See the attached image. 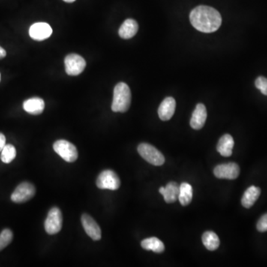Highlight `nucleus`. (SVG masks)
Returning a JSON list of instances; mask_svg holds the SVG:
<instances>
[{
  "instance_id": "f8f14e48",
  "label": "nucleus",
  "mask_w": 267,
  "mask_h": 267,
  "mask_svg": "<svg viewBox=\"0 0 267 267\" xmlns=\"http://www.w3.org/2000/svg\"><path fill=\"white\" fill-rule=\"evenodd\" d=\"M176 108V101L172 97H166L159 106L158 116L163 121H169L173 117Z\"/></svg>"
},
{
  "instance_id": "ddd939ff",
  "label": "nucleus",
  "mask_w": 267,
  "mask_h": 267,
  "mask_svg": "<svg viewBox=\"0 0 267 267\" xmlns=\"http://www.w3.org/2000/svg\"><path fill=\"white\" fill-rule=\"evenodd\" d=\"M207 118V112L205 106L202 103H199L196 106L193 113L190 126L196 130H201L205 124Z\"/></svg>"
},
{
  "instance_id": "f257e3e1",
  "label": "nucleus",
  "mask_w": 267,
  "mask_h": 267,
  "mask_svg": "<svg viewBox=\"0 0 267 267\" xmlns=\"http://www.w3.org/2000/svg\"><path fill=\"white\" fill-rule=\"evenodd\" d=\"M190 19L194 28L202 33L214 32L222 23L220 13L214 7L207 5L195 7L190 13Z\"/></svg>"
},
{
  "instance_id": "cd10ccee",
  "label": "nucleus",
  "mask_w": 267,
  "mask_h": 267,
  "mask_svg": "<svg viewBox=\"0 0 267 267\" xmlns=\"http://www.w3.org/2000/svg\"><path fill=\"white\" fill-rule=\"evenodd\" d=\"M64 1H66V2L71 3V2H73V1H75V0H64Z\"/></svg>"
},
{
  "instance_id": "b1692460",
  "label": "nucleus",
  "mask_w": 267,
  "mask_h": 267,
  "mask_svg": "<svg viewBox=\"0 0 267 267\" xmlns=\"http://www.w3.org/2000/svg\"><path fill=\"white\" fill-rule=\"evenodd\" d=\"M255 84L256 88L260 90L262 94L267 96V78L262 76H259L256 79Z\"/></svg>"
},
{
  "instance_id": "2eb2a0df",
  "label": "nucleus",
  "mask_w": 267,
  "mask_h": 267,
  "mask_svg": "<svg viewBox=\"0 0 267 267\" xmlns=\"http://www.w3.org/2000/svg\"><path fill=\"white\" fill-rule=\"evenodd\" d=\"M23 109L25 112L31 115H40L44 111V100L40 97H32V98L28 99L24 102Z\"/></svg>"
},
{
  "instance_id": "9b49d317",
  "label": "nucleus",
  "mask_w": 267,
  "mask_h": 267,
  "mask_svg": "<svg viewBox=\"0 0 267 267\" xmlns=\"http://www.w3.org/2000/svg\"><path fill=\"white\" fill-rule=\"evenodd\" d=\"M52 34V28L46 22H37L33 24L29 29V35L33 40L43 41L50 37Z\"/></svg>"
},
{
  "instance_id": "a878e982",
  "label": "nucleus",
  "mask_w": 267,
  "mask_h": 267,
  "mask_svg": "<svg viewBox=\"0 0 267 267\" xmlns=\"http://www.w3.org/2000/svg\"><path fill=\"white\" fill-rule=\"evenodd\" d=\"M6 145L5 136L2 133H0V152L2 151Z\"/></svg>"
},
{
  "instance_id": "39448f33",
  "label": "nucleus",
  "mask_w": 267,
  "mask_h": 267,
  "mask_svg": "<svg viewBox=\"0 0 267 267\" xmlns=\"http://www.w3.org/2000/svg\"><path fill=\"white\" fill-rule=\"evenodd\" d=\"M63 226V214L58 207L51 208L45 221V229L49 235L61 232Z\"/></svg>"
},
{
  "instance_id": "f03ea898",
  "label": "nucleus",
  "mask_w": 267,
  "mask_h": 267,
  "mask_svg": "<svg viewBox=\"0 0 267 267\" xmlns=\"http://www.w3.org/2000/svg\"><path fill=\"white\" fill-rule=\"evenodd\" d=\"M132 94L130 87L125 82L117 84L114 90L112 109L114 112H127L131 106Z\"/></svg>"
},
{
  "instance_id": "aec40b11",
  "label": "nucleus",
  "mask_w": 267,
  "mask_h": 267,
  "mask_svg": "<svg viewBox=\"0 0 267 267\" xmlns=\"http://www.w3.org/2000/svg\"><path fill=\"white\" fill-rule=\"evenodd\" d=\"M202 241L207 250L214 251L220 246V239L218 236L211 231L204 232L202 236Z\"/></svg>"
},
{
  "instance_id": "f3484780",
  "label": "nucleus",
  "mask_w": 267,
  "mask_h": 267,
  "mask_svg": "<svg viewBox=\"0 0 267 267\" xmlns=\"http://www.w3.org/2000/svg\"><path fill=\"white\" fill-rule=\"evenodd\" d=\"M138 31V24L134 19H127L124 21L119 29V35L121 38L128 40L136 35Z\"/></svg>"
},
{
  "instance_id": "5701e85b",
  "label": "nucleus",
  "mask_w": 267,
  "mask_h": 267,
  "mask_svg": "<svg viewBox=\"0 0 267 267\" xmlns=\"http://www.w3.org/2000/svg\"><path fill=\"white\" fill-rule=\"evenodd\" d=\"M13 240V232L9 229H4L0 234V251L4 250Z\"/></svg>"
},
{
  "instance_id": "bb28decb",
  "label": "nucleus",
  "mask_w": 267,
  "mask_h": 267,
  "mask_svg": "<svg viewBox=\"0 0 267 267\" xmlns=\"http://www.w3.org/2000/svg\"><path fill=\"white\" fill-rule=\"evenodd\" d=\"M6 57V52L3 48L0 46V60L3 59V58Z\"/></svg>"
},
{
  "instance_id": "412c9836",
  "label": "nucleus",
  "mask_w": 267,
  "mask_h": 267,
  "mask_svg": "<svg viewBox=\"0 0 267 267\" xmlns=\"http://www.w3.org/2000/svg\"><path fill=\"white\" fill-rule=\"evenodd\" d=\"M193 197V187L187 183H183L180 186V193L178 200L181 205L186 206L192 202Z\"/></svg>"
},
{
  "instance_id": "1a4fd4ad",
  "label": "nucleus",
  "mask_w": 267,
  "mask_h": 267,
  "mask_svg": "<svg viewBox=\"0 0 267 267\" xmlns=\"http://www.w3.org/2000/svg\"><path fill=\"white\" fill-rule=\"evenodd\" d=\"M214 174L220 179L235 180L239 176L240 167L235 163H224L216 166Z\"/></svg>"
},
{
  "instance_id": "dca6fc26",
  "label": "nucleus",
  "mask_w": 267,
  "mask_h": 267,
  "mask_svg": "<svg viewBox=\"0 0 267 267\" xmlns=\"http://www.w3.org/2000/svg\"><path fill=\"white\" fill-rule=\"evenodd\" d=\"M234 144L235 142H234L233 137L230 134H226L219 139L217 145V151L223 157H230L232 154Z\"/></svg>"
},
{
  "instance_id": "0eeeda50",
  "label": "nucleus",
  "mask_w": 267,
  "mask_h": 267,
  "mask_svg": "<svg viewBox=\"0 0 267 267\" xmlns=\"http://www.w3.org/2000/svg\"><path fill=\"white\" fill-rule=\"evenodd\" d=\"M36 189L31 183L23 182L19 184L10 196V199L16 203H22L31 200L35 196Z\"/></svg>"
},
{
  "instance_id": "c85d7f7f",
  "label": "nucleus",
  "mask_w": 267,
  "mask_h": 267,
  "mask_svg": "<svg viewBox=\"0 0 267 267\" xmlns=\"http://www.w3.org/2000/svg\"><path fill=\"white\" fill-rule=\"evenodd\" d=\"M0 79H1V75H0Z\"/></svg>"
},
{
  "instance_id": "9d476101",
  "label": "nucleus",
  "mask_w": 267,
  "mask_h": 267,
  "mask_svg": "<svg viewBox=\"0 0 267 267\" xmlns=\"http://www.w3.org/2000/svg\"><path fill=\"white\" fill-rule=\"evenodd\" d=\"M81 222L85 232L91 239L94 241H99L101 239V229L97 222L91 216L87 214H82L81 217Z\"/></svg>"
},
{
  "instance_id": "a211bd4d",
  "label": "nucleus",
  "mask_w": 267,
  "mask_h": 267,
  "mask_svg": "<svg viewBox=\"0 0 267 267\" xmlns=\"http://www.w3.org/2000/svg\"><path fill=\"white\" fill-rule=\"evenodd\" d=\"M261 193L262 191L259 187H255V186L249 187L246 190L242 199H241V203H242L243 206L247 208H251L260 197Z\"/></svg>"
},
{
  "instance_id": "7ed1b4c3",
  "label": "nucleus",
  "mask_w": 267,
  "mask_h": 267,
  "mask_svg": "<svg viewBox=\"0 0 267 267\" xmlns=\"http://www.w3.org/2000/svg\"><path fill=\"white\" fill-rule=\"evenodd\" d=\"M137 151L144 160L154 166H162L165 163L163 154L150 144L145 142L139 144L137 147Z\"/></svg>"
},
{
  "instance_id": "6ab92c4d",
  "label": "nucleus",
  "mask_w": 267,
  "mask_h": 267,
  "mask_svg": "<svg viewBox=\"0 0 267 267\" xmlns=\"http://www.w3.org/2000/svg\"><path fill=\"white\" fill-rule=\"evenodd\" d=\"M141 247L144 250L152 251L156 253H162L165 250V246L163 243L155 237L144 239L141 242Z\"/></svg>"
},
{
  "instance_id": "4be33fe9",
  "label": "nucleus",
  "mask_w": 267,
  "mask_h": 267,
  "mask_svg": "<svg viewBox=\"0 0 267 267\" xmlns=\"http://www.w3.org/2000/svg\"><path fill=\"white\" fill-rule=\"evenodd\" d=\"M16 156V150L11 144H7L1 151V160L4 163H10Z\"/></svg>"
},
{
  "instance_id": "393cba45",
  "label": "nucleus",
  "mask_w": 267,
  "mask_h": 267,
  "mask_svg": "<svg viewBox=\"0 0 267 267\" xmlns=\"http://www.w3.org/2000/svg\"><path fill=\"white\" fill-rule=\"evenodd\" d=\"M257 229L261 232H267V213L259 219L257 223Z\"/></svg>"
},
{
  "instance_id": "423d86ee",
  "label": "nucleus",
  "mask_w": 267,
  "mask_h": 267,
  "mask_svg": "<svg viewBox=\"0 0 267 267\" xmlns=\"http://www.w3.org/2000/svg\"><path fill=\"white\" fill-rule=\"evenodd\" d=\"M96 184L100 190H117L121 187V180L114 171L105 170L99 175Z\"/></svg>"
},
{
  "instance_id": "20e7f679",
  "label": "nucleus",
  "mask_w": 267,
  "mask_h": 267,
  "mask_svg": "<svg viewBox=\"0 0 267 267\" xmlns=\"http://www.w3.org/2000/svg\"><path fill=\"white\" fill-rule=\"evenodd\" d=\"M53 147L55 152L68 163H73L77 159L78 151L76 146L66 139L56 141Z\"/></svg>"
},
{
  "instance_id": "6e6552de",
  "label": "nucleus",
  "mask_w": 267,
  "mask_h": 267,
  "mask_svg": "<svg viewBox=\"0 0 267 267\" xmlns=\"http://www.w3.org/2000/svg\"><path fill=\"white\" fill-rule=\"evenodd\" d=\"M64 63L66 71L70 76H77L80 74L86 67V63L84 58L76 54L67 55Z\"/></svg>"
},
{
  "instance_id": "4468645a",
  "label": "nucleus",
  "mask_w": 267,
  "mask_h": 267,
  "mask_svg": "<svg viewBox=\"0 0 267 267\" xmlns=\"http://www.w3.org/2000/svg\"><path fill=\"white\" fill-rule=\"evenodd\" d=\"M160 194L164 198L167 203H172L178 200L180 193V186L176 182H169L166 187H160L159 190Z\"/></svg>"
}]
</instances>
